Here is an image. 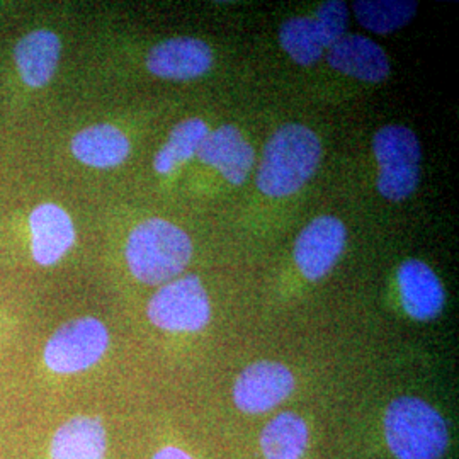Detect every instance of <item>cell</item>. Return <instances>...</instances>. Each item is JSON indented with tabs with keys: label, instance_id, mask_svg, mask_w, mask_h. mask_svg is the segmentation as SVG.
Returning a JSON list of instances; mask_svg holds the SVG:
<instances>
[{
	"label": "cell",
	"instance_id": "12",
	"mask_svg": "<svg viewBox=\"0 0 459 459\" xmlns=\"http://www.w3.org/2000/svg\"><path fill=\"white\" fill-rule=\"evenodd\" d=\"M328 65L362 82H383L390 75L385 49L361 34H345L328 48Z\"/></svg>",
	"mask_w": 459,
	"mask_h": 459
},
{
	"label": "cell",
	"instance_id": "15",
	"mask_svg": "<svg viewBox=\"0 0 459 459\" xmlns=\"http://www.w3.org/2000/svg\"><path fill=\"white\" fill-rule=\"evenodd\" d=\"M72 153L82 164L94 169H113L130 155V140L113 125H96L77 133L72 140Z\"/></svg>",
	"mask_w": 459,
	"mask_h": 459
},
{
	"label": "cell",
	"instance_id": "10",
	"mask_svg": "<svg viewBox=\"0 0 459 459\" xmlns=\"http://www.w3.org/2000/svg\"><path fill=\"white\" fill-rule=\"evenodd\" d=\"M201 162L214 167L230 184L242 186L254 167V148L238 128L225 125L208 133L197 148Z\"/></svg>",
	"mask_w": 459,
	"mask_h": 459
},
{
	"label": "cell",
	"instance_id": "19",
	"mask_svg": "<svg viewBox=\"0 0 459 459\" xmlns=\"http://www.w3.org/2000/svg\"><path fill=\"white\" fill-rule=\"evenodd\" d=\"M210 133L208 125L201 117H187L169 134L164 147L153 159V169L159 174H170L178 165L191 160Z\"/></svg>",
	"mask_w": 459,
	"mask_h": 459
},
{
	"label": "cell",
	"instance_id": "8",
	"mask_svg": "<svg viewBox=\"0 0 459 459\" xmlns=\"http://www.w3.org/2000/svg\"><path fill=\"white\" fill-rule=\"evenodd\" d=\"M295 390L293 373L281 362L259 361L247 366L233 385V402L246 413L276 409Z\"/></svg>",
	"mask_w": 459,
	"mask_h": 459
},
{
	"label": "cell",
	"instance_id": "4",
	"mask_svg": "<svg viewBox=\"0 0 459 459\" xmlns=\"http://www.w3.org/2000/svg\"><path fill=\"white\" fill-rule=\"evenodd\" d=\"M373 152L379 165L377 191L390 201L411 197L420 182L422 148L409 126L388 125L377 130Z\"/></svg>",
	"mask_w": 459,
	"mask_h": 459
},
{
	"label": "cell",
	"instance_id": "6",
	"mask_svg": "<svg viewBox=\"0 0 459 459\" xmlns=\"http://www.w3.org/2000/svg\"><path fill=\"white\" fill-rule=\"evenodd\" d=\"M109 345L106 325L92 316L64 324L45 347L43 358L53 373L75 375L100 361Z\"/></svg>",
	"mask_w": 459,
	"mask_h": 459
},
{
	"label": "cell",
	"instance_id": "9",
	"mask_svg": "<svg viewBox=\"0 0 459 459\" xmlns=\"http://www.w3.org/2000/svg\"><path fill=\"white\" fill-rule=\"evenodd\" d=\"M213 65L212 48L191 36L170 38L150 49L148 70L160 79L193 81L204 75Z\"/></svg>",
	"mask_w": 459,
	"mask_h": 459
},
{
	"label": "cell",
	"instance_id": "2",
	"mask_svg": "<svg viewBox=\"0 0 459 459\" xmlns=\"http://www.w3.org/2000/svg\"><path fill=\"white\" fill-rule=\"evenodd\" d=\"M191 255L189 235L160 218L134 227L126 242V263L133 276L150 286L174 281L186 269Z\"/></svg>",
	"mask_w": 459,
	"mask_h": 459
},
{
	"label": "cell",
	"instance_id": "16",
	"mask_svg": "<svg viewBox=\"0 0 459 459\" xmlns=\"http://www.w3.org/2000/svg\"><path fill=\"white\" fill-rule=\"evenodd\" d=\"M60 49V39L53 31L39 30L26 34L14 51L22 81L34 89L47 85L58 66Z\"/></svg>",
	"mask_w": 459,
	"mask_h": 459
},
{
	"label": "cell",
	"instance_id": "22",
	"mask_svg": "<svg viewBox=\"0 0 459 459\" xmlns=\"http://www.w3.org/2000/svg\"><path fill=\"white\" fill-rule=\"evenodd\" d=\"M152 459H195L189 456L186 451H182L179 447L174 446H167L164 449H160Z\"/></svg>",
	"mask_w": 459,
	"mask_h": 459
},
{
	"label": "cell",
	"instance_id": "5",
	"mask_svg": "<svg viewBox=\"0 0 459 459\" xmlns=\"http://www.w3.org/2000/svg\"><path fill=\"white\" fill-rule=\"evenodd\" d=\"M148 318L167 332H197L212 318L208 291L196 276H184L164 284L148 301Z\"/></svg>",
	"mask_w": 459,
	"mask_h": 459
},
{
	"label": "cell",
	"instance_id": "21",
	"mask_svg": "<svg viewBox=\"0 0 459 459\" xmlns=\"http://www.w3.org/2000/svg\"><path fill=\"white\" fill-rule=\"evenodd\" d=\"M315 21L320 28V31L325 38L328 48L335 45L341 38L347 34V26H349V9L344 2L341 0H328L324 2L316 14Z\"/></svg>",
	"mask_w": 459,
	"mask_h": 459
},
{
	"label": "cell",
	"instance_id": "18",
	"mask_svg": "<svg viewBox=\"0 0 459 459\" xmlns=\"http://www.w3.org/2000/svg\"><path fill=\"white\" fill-rule=\"evenodd\" d=\"M279 43L298 65L316 64L325 48V38L315 17H291L279 30Z\"/></svg>",
	"mask_w": 459,
	"mask_h": 459
},
{
	"label": "cell",
	"instance_id": "20",
	"mask_svg": "<svg viewBox=\"0 0 459 459\" xmlns=\"http://www.w3.org/2000/svg\"><path fill=\"white\" fill-rule=\"evenodd\" d=\"M354 14L362 28L377 34L402 30L417 14V2L411 0H358Z\"/></svg>",
	"mask_w": 459,
	"mask_h": 459
},
{
	"label": "cell",
	"instance_id": "14",
	"mask_svg": "<svg viewBox=\"0 0 459 459\" xmlns=\"http://www.w3.org/2000/svg\"><path fill=\"white\" fill-rule=\"evenodd\" d=\"M106 429L96 417L77 415L60 427L49 447L51 459H104Z\"/></svg>",
	"mask_w": 459,
	"mask_h": 459
},
{
	"label": "cell",
	"instance_id": "1",
	"mask_svg": "<svg viewBox=\"0 0 459 459\" xmlns=\"http://www.w3.org/2000/svg\"><path fill=\"white\" fill-rule=\"evenodd\" d=\"M322 143L308 126L290 123L281 126L264 148L257 170V187L269 197L298 193L316 172Z\"/></svg>",
	"mask_w": 459,
	"mask_h": 459
},
{
	"label": "cell",
	"instance_id": "7",
	"mask_svg": "<svg viewBox=\"0 0 459 459\" xmlns=\"http://www.w3.org/2000/svg\"><path fill=\"white\" fill-rule=\"evenodd\" d=\"M345 225L335 216L315 218L299 231L295 244V261L301 274L310 281L327 276L344 252Z\"/></svg>",
	"mask_w": 459,
	"mask_h": 459
},
{
	"label": "cell",
	"instance_id": "3",
	"mask_svg": "<svg viewBox=\"0 0 459 459\" xmlns=\"http://www.w3.org/2000/svg\"><path fill=\"white\" fill-rule=\"evenodd\" d=\"M385 439L396 459H441L449 446V430L430 403L400 396L385 413Z\"/></svg>",
	"mask_w": 459,
	"mask_h": 459
},
{
	"label": "cell",
	"instance_id": "13",
	"mask_svg": "<svg viewBox=\"0 0 459 459\" xmlns=\"http://www.w3.org/2000/svg\"><path fill=\"white\" fill-rule=\"evenodd\" d=\"M31 252L39 265L58 263L75 242V229L72 218L64 208L45 203L30 214Z\"/></svg>",
	"mask_w": 459,
	"mask_h": 459
},
{
	"label": "cell",
	"instance_id": "17",
	"mask_svg": "<svg viewBox=\"0 0 459 459\" xmlns=\"http://www.w3.org/2000/svg\"><path fill=\"white\" fill-rule=\"evenodd\" d=\"M308 446V426L295 411H282L267 422L261 434L265 459H301Z\"/></svg>",
	"mask_w": 459,
	"mask_h": 459
},
{
	"label": "cell",
	"instance_id": "11",
	"mask_svg": "<svg viewBox=\"0 0 459 459\" xmlns=\"http://www.w3.org/2000/svg\"><path fill=\"white\" fill-rule=\"evenodd\" d=\"M398 291L402 307L419 322L437 318L444 308L446 293L437 274L419 259H409L398 267Z\"/></svg>",
	"mask_w": 459,
	"mask_h": 459
}]
</instances>
